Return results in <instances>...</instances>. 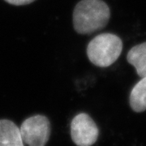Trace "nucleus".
<instances>
[{"mask_svg": "<svg viewBox=\"0 0 146 146\" xmlns=\"http://www.w3.org/2000/svg\"><path fill=\"white\" fill-rule=\"evenodd\" d=\"M110 18L108 5L102 0H81L73 10V27L82 35H89L106 26Z\"/></svg>", "mask_w": 146, "mask_h": 146, "instance_id": "1", "label": "nucleus"}, {"mask_svg": "<svg viewBox=\"0 0 146 146\" xmlns=\"http://www.w3.org/2000/svg\"><path fill=\"white\" fill-rule=\"evenodd\" d=\"M123 50V42L113 33H102L95 36L87 46L89 61L99 68H107L119 58Z\"/></svg>", "mask_w": 146, "mask_h": 146, "instance_id": "2", "label": "nucleus"}, {"mask_svg": "<svg viewBox=\"0 0 146 146\" xmlns=\"http://www.w3.org/2000/svg\"><path fill=\"white\" fill-rule=\"evenodd\" d=\"M20 132L24 144L29 146H46L51 134L50 122L45 115H33L22 123Z\"/></svg>", "mask_w": 146, "mask_h": 146, "instance_id": "3", "label": "nucleus"}, {"mask_svg": "<svg viewBox=\"0 0 146 146\" xmlns=\"http://www.w3.org/2000/svg\"><path fill=\"white\" fill-rule=\"evenodd\" d=\"M72 140L77 146H92L97 142L99 129L94 119L86 113L76 115L71 122Z\"/></svg>", "mask_w": 146, "mask_h": 146, "instance_id": "4", "label": "nucleus"}, {"mask_svg": "<svg viewBox=\"0 0 146 146\" xmlns=\"http://www.w3.org/2000/svg\"><path fill=\"white\" fill-rule=\"evenodd\" d=\"M0 146H25L20 128L9 119H0Z\"/></svg>", "mask_w": 146, "mask_h": 146, "instance_id": "5", "label": "nucleus"}, {"mask_svg": "<svg viewBox=\"0 0 146 146\" xmlns=\"http://www.w3.org/2000/svg\"><path fill=\"white\" fill-rule=\"evenodd\" d=\"M127 60L136 68L140 77L146 76V42L132 47L127 53Z\"/></svg>", "mask_w": 146, "mask_h": 146, "instance_id": "6", "label": "nucleus"}, {"mask_svg": "<svg viewBox=\"0 0 146 146\" xmlns=\"http://www.w3.org/2000/svg\"><path fill=\"white\" fill-rule=\"evenodd\" d=\"M131 108L136 113L146 110V76L134 85L129 96Z\"/></svg>", "mask_w": 146, "mask_h": 146, "instance_id": "7", "label": "nucleus"}, {"mask_svg": "<svg viewBox=\"0 0 146 146\" xmlns=\"http://www.w3.org/2000/svg\"><path fill=\"white\" fill-rule=\"evenodd\" d=\"M7 3L14 6H23L27 5L33 3L35 0H4Z\"/></svg>", "mask_w": 146, "mask_h": 146, "instance_id": "8", "label": "nucleus"}]
</instances>
